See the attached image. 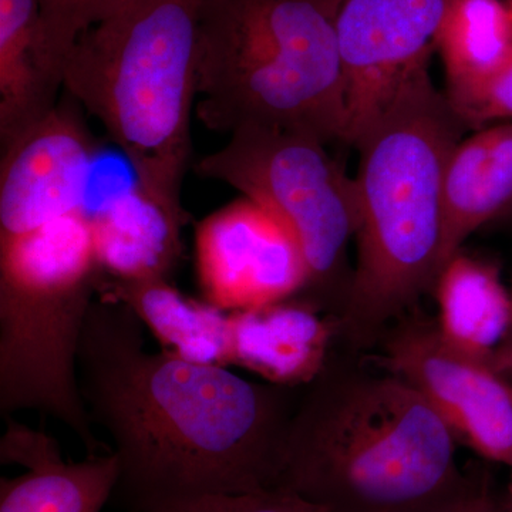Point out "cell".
<instances>
[{
  "label": "cell",
  "instance_id": "1",
  "mask_svg": "<svg viewBox=\"0 0 512 512\" xmlns=\"http://www.w3.org/2000/svg\"><path fill=\"white\" fill-rule=\"evenodd\" d=\"M124 303L97 296L80 343V390L119 461L128 511L205 494L278 488L303 387L252 382L228 367L150 352Z\"/></svg>",
  "mask_w": 512,
  "mask_h": 512
},
{
  "label": "cell",
  "instance_id": "2",
  "mask_svg": "<svg viewBox=\"0 0 512 512\" xmlns=\"http://www.w3.org/2000/svg\"><path fill=\"white\" fill-rule=\"evenodd\" d=\"M457 446L409 383L330 357L299 396L278 488L328 512H439L470 483Z\"/></svg>",
  "mask_w": 512,
  "mask_h": 512
},
{
  "label": "cell",
  "instance_id": "3",
  "mask_svg": "<svg viewBox=\"0 0 512 512\" xmlns=\"http://www.w3.org/2000/svg\"><path fill=\"white\" fill-rule=\"evenodd\" d=\"M467 130L426 67L353 146L357 261L338 323L357 345L379 338L433 288L443 259L444 177Z\"/></svg>",
  "mask_w": 512,
  "mask_h": 512
},
{
  "label": "cell",
  "instance_id": "4",
  "mask_svg": "<svg viewBox=\"0 0 512 512\" xmlns=\"http://www.w3.org/2000/svg\"><path fill=\"white\" fill-rule=\"evenodd\" d=\"M202 0H137L76 40L63 90L99 120L137 187L184 227Z\"/></svg>",
  "mask_w": 512,
  "mask_h": 512
},
{
  "label": "cell",
  "instance_id": "5",
  "mask_svg": "<svg viewBox=\"0 0 512 512\" xmlns=\"http://www.w3.org/2000/svg\"><path fill=\"white\" fill-rule=\"evenodd\" d=\"M340 0H202L198 117L234 133L256 126L346 143Z\"/></svg>",
  "mask_w": 512,
  "mask_h": 512
},
{
  "label": "cell",
  "instance_id": "6",
  "mask_svg": "<svg viewBox=\"0 0 512 512\" xmlns=\"http://www.w3.org/2000/svg\"><path fill=\"white\" fill-rule=\"evenodd\" d=\"M101 275L84 212L0 239V414L53 417L87 456L113 453L94 436L77 369Z\"/></svg>",
  "mask_w": 512,
  "mask_h": 512
},
{
  "label": "cell",
  "instance_id": "7",
  "mask_svg": "<svg viewBox=\"0 0 512 512\" xmlns=\"http://www.w3.org/2000/svg\"><path fill=\"white\" fill-rule=\"evenodd\" d=\"M325 147L308 134L247 126L194 165L198 175L231 185L292 232L308 264L306 291L319 306L339 285L359 227L355 178Z\"/></svg>",
  "mask_w": 512,
  "mask_h": 512
},
{
  "label": "cell",
  "instance_id": "8",
  "mask_svg": "<svg viewBox=\"0 0 512 512\" xmlns=\"http://www.w3.org/2000/svg\"><path fill=\"white\" fill-rule=\"evenodd\" d=\"M380 363L429 402L458 444L512 470V384L497 367L448 346L436 320L420 315L386 333Z\"/></svg>",
  "mask_w": 512,
  "mask_h": 512
},
{
  "label": "cell",
  "instance_id": "9",
  "mask_svg": "<svg viewBox=\"0 0 512 512\" xmlns=\"http://www.w3.org/2000/svg\"><path fill=\"white\" fill-rule=\"evenodd\" d=\"M451 0H340L339 52L355 146L402 84L429 67Z\"/></svg>",
  "mask_w": 512,
  "mask_h": 512
},
{
  "label": "cell",
  "instance_id": "10",
  "mask_svg": "<svg viewBox=\"0 0 512 512\" xmlns=\"http://www.w3.org/2000/svg\"><path fill=\"white\" fill-rule=\"evenodd\" d=\"M195 258L205 301L229 313L295 298L309 285L292 232L245 197L197 225Z\"/></svg>",
  "mask_w": 512,
  "mask_h": 512
},
{
  "label": "cell",
  "instance_id": "11",
  "mask_svg": "<svg viewBox=\"0 0 512 512\" xmlns=\"http://www.w3.org/2000/svg\"><path fill=\"white\" fill-rule=\"evenodd\" d=\"M77 107L56 104L2 148L0 239L89 211L87 187L97 146Z\"/></svg>",
  "mask_w": 512,
  "mask_h": 512
},
{
  "label": "cell",
  "instance_id": "12",
  "mask_svg": "<svg viewBox=\"0 0 512 512\" xmlns=\"http://www.w3.org/2000/svg\"><path fill=\"white\" fill-rule=\"evenodd\" d=\"M309 299L289 298L231 312V366L265 382L305 387L325 369L335 335L332 320Z\"/></svg>",
  "mask_w": 512,
  "mask_h": 512
},
{
  "label": "cell",
  "instance_id": "13",
  "mask_svg": "<svg viewBox=\"0 0 512 512\" xmlns=\"http://www.w3.org/2000/svg\"><path fill=\"white\" fill-rule=\"evenodd\" d=\"M99 298L124 303L160 342L161 350L200 365L231 366V316L178 291L168 278L101 275Z\"/></svg>",
  "mask_w": 512,
  "mask_h": 512
},
{
  "label": "cell",
  "instance_id": "14",
  "mask_svg": "<svg viewBox=\"0 0 512 512\" xmlns=\"http://www.w3.org/2000/svg\"><path fill=\"white\" fill-rule=\"evenodd\" d=\"M512 205V121L476 130L451 153L444 177L443 259ZM441 269V268H440Z\"/></svg>",
  "mask_w": 512,
  "mask_h": 512
},
{
  "label": "cell",
  "instance_id": "15",
  "mask_svg": "<svg viewBox=\"0 0 512 512\" xmlns=\"http://www.w3.org/2000/svg\"><path fill=\"white\" fill-rule=\"evenodd\" d=\"M433 291L444 342L495 366L511 323V296L497 266L460 249L441 266Z\"/></svg>",
  "mask_w": 512,
  "mask_h": 512
},
{
  "label": "cell",
  "instance_id": "16",
  "mask_svg": "<svg viewBox=\"0 0 512 512\" xmlns=\"http://www.w3.org/2000/svg\"><path fill=\"white\" fill-rule=\"evenodd\" d=\"M94 251L111 278H170L180 261L183 227L140 188L90 212Z\"/></svg>",
  "mask_w": 512,
  "mask_h": 512
},
{
  "label": "cell",
  "instance_id": "17",
  "mask_svg": "<svg viewBox=\"0 0 512 512\" xmlns=\"http://www.w3.org/2000/svg\"><path fill=\"white\" fill-rule=\"evenodd\" d=\"M59 90L40 49L37 0H0L2 148L55 109Z\"/></svg>",
  "mask_w": 512,
  "mask_h": 512
},
{
  "label": "cell",
  "instance_id": "18",
  "mask_svg": "<svg viewBox=\"0 0 512 512\" xmlns=\"http://www.w3.org/2000/svg\"><path fill=\"white\" fill-rule=\"evenodd\" d=\"M447 97L474 89L512 55V18L504 0H451L436 37Z\"/></svg>",
  "mask_w": 512,
  "mask_h": 512
},
{
  "label": "cell",
  "instance_id": "19",
  "mask_svg": "<svg viewBox=\"0 0 512 512\" xmlns=\"http://www.w3.org/2000/svg\"><path fill=\"white\" fill-rule=\"evenodd\" d=\"M119 483L113 453L66 463L62 453L0 480V512H101Z\"/></svg>",
  "mask_w": 512,
  "mask_h": 512
},
{
  "label": "cell",
  "instance_id": "20",
  "mask_svg": "<svg viewBox=\"0 0 512 512\" xmlns=\"http://www.w3.org/2000/svg\"><path fill=\"white\" fill-rule=\"evenodd\" d=\"M137 0H37L40 49L49 73L63 87V64L76 40Z\"/></svg>",
  "mask_w": 512,
  "mask_h": 512
},
{
  "label": "cell",
  "instance_id": "21",
  "mask_svg": "<svg viewBox=\"0 0 512 512\" xmlns=\"http://www.w3.org/2000/svg\"><path fill=\"white\" fill-rule=\"evenodd\" d=\"M144 512H328L285 488L255 493L205 494L148 508Z\"/></svg>",
  "mask_w": 512,
  "mask_h": 512
},
{
  "label": "cell",
  "instance_id": "22",
  "mask_svg": "<svg viewBox=\"0 0 512 512\" xmlns=\"http://www.w3.org/2000/svg\"><path fill=\"white\" fill-rule=\"evenodd\" d=\"M468 128L512 121V55L485 82L456 97H447Z\"/></svg>",
  "mask_w": 512,
  "mask_h": 512
},
{
  "label": "cell",
  "instance_id": "23",
  "mask_svg": "<svg viewBox=\"0 0 512 512\" xmlns=\"http://www.w3.org/2000/svg\"><path fill=\"white\" fill-rule=\"evenodd\" d=\"M511 296V323L510 329H508L507 336H505V340L503 345H501L500 350H498L497 356H495V367H497L500 372H505V370L510 369L512 365V286L510 291Z\"/></svg>",
  "mask_w": 512,
  "mask_h": 512
},
{
  "label": "cell",
  "instance_id": "24",
  "mask_svg": "<svg viewBox=\"0 0 512 512\" xmlns=\"http://www.w3.org/2000/svg\"><path fill=\"white\" fill-rule=\"evenodd\" d=\"M480 512H505V510H503V508L500 507V504L491 503V504L485 505L483 510H481Z\"/></svg>",
  "mask_w": 512,
  "mask_h": 512
},
{
  "label": "cell",
  "instance_id": "25",
  "mask_svg": "<svg viewBox=\"0 0 512 512\" xmlns=\"http://www.w3.org/2000/svg\"><path fill=\"white\" fill-rule=\"evenodd\" d=\"M504 375L507 376V379L510 380V382L512 384V365H511L510 369L505 370Z\"/></svg>",
  "mask_w": 512,
  "mask_h": 512
},
{
  "label": "cell",
  "instance_id": "26",
  "mask_svg": "<svg viewBox=\"0 0 512 512\" xmlns=\"http://www.w3.org/2000/svg\"><path fill=\"white\" fill-rule=\"evenodd\" d=\"M505 512H512V484L510 488V503H508L507 510Z\"/></svg>",
  "mask_w": 512,
  "mask_h": 512
},
{
  "label": "cell",
  "instance_id": "27",
  "mask_svg": "<svg viewBox=\"0 0 512 512\" xmlns=\"http://www.w3.org/2000/svg\"><path fill=\"white\" fill-rule=\"evenodd\" d=\"M505 5H507L508 10H510L511 18H512V0H504Z\"/></svg>",
  "mask_w": 512,
  "mask_h": 512
},
{
  "label": "cell",
  "instance_id": "28",
  "mask_svg": "<svg viewBox=\"0 0 512 512\" xmlns=\"http://www.w3.org/2000/svg\"><path fill=\"white\" fill-rule=\"evenodd\" d=\"M503 217H512V205L510 208H508L507 211L504 212Z\"/></svg>",
  "mask_w": 512,
  "mask_h": 512
}]
</instances>
